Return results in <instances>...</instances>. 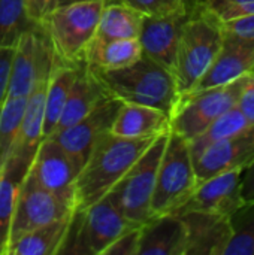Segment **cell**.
<instances>
[{
  "label": "cell",
  "mask_w": 254,
  "mask_h": 255,
  "mask_svg": "<svg viewBox=\"0 0 254 255\" xmlns=\"http://www.w3.org/2000/svg\"><path fill=\"white\" fill-rule=\"evenodd\" d=\"M156 137L126 139L105 133L75 179V211H85L105 197Z\"/></svg>",
  "instance_id": "1"
},
{
  "label": "cell",
  "mask_w": 254,
  "mask_h": 255,
  "mask_svg": "<svg viewBox=\"0 0 254 255\" xmlns=\"http://www.w3.org/2000/svg\"><path fill=\"white\" fill-rule=\"evenodd\" d=\"M91 72L105 91L123 103L151 106L172 117L180 102L174 73L145 54L130 66Z\"/></svg>",
  "instance_id": "2"
},
{
  "label": "cell",
  "mask_w": 254,
  "mask_h": 255,
  "mask_svg": "<svg viewBox=\"0 0 254 255\" xmlns=\"http://www.w3.org/2000/svg\"><path fill=\"white\" fill-rule=\"evenodd\" d=\"M223 45L222 22L204 10H193L186 21L174 64L180 97L189 94L210 69Z\"/></svg>",
  "instance_id": "3"
},
{
  "label": "cell",
  "mask_w": 254,
  "mask_h": 255,
  "mask_svg": "<svg viewBox=\"0 0 254 255\" xmlns=\"http://www.w3.org/2000/svg\"><path fill=\"white\" fill-rule=\"evenodd\" d=\"M103 1H76L55 6L39 22L61 63H82L84 52L96 34Z\"/></svg>",
  "instance_id": "4"
},
{
  "label": "cell",
  "mask_w": 254,
  "mask_h": 255,
  "mask_svg": "<svg viewBox=\"0 0 254 255\" xmlns=\"http://www.w3.org/2000/svg\"><path fill=\"white\" fill-rule=\"evenodd\" d=\"M198 187L189 140L169 133L162 154L156 187L151 199V215L162 217L175 214Z\"/></svg>",
  "instance_id": "5"
},
{
  "label": "cell",
  "mask_w": 254,
  "mask_h": 255,
  "mask_svg": "<svg viewBox=\"0 0 254 255\" xmlns=\"http://www.w3.org/2000/svg\"><path fill=\"white\" fill-rule=\"evenodd\" d=\"M169 133L157 136L148 149L106 194L118 211L138 226H144L153 218L151 199L156 187L159 163Z\"/></svg>",
  "instance_id": "6"
},
{
  "label": "cell",
  "mask_w": 254,
  "mask_h": 255,
  "mask_svg": "<svg viewBox=\"0 0 254 255\" xmlns=\"http://www.w3.org/2000/svg\"><path fill=\"white\" fill-rule=\"evenodd\" d=\"M252 73L241 76L226 85L207 88L180 97L177 109L171 117V131L192 140L199 136L214 120L237 106L238 97Z\"/></svg>",
  "instance_id": "7"
},
{
  "label": "cell",
  "mask_w": 254,
  "mask_h": 255,
  "mask_svg": "<svg viewBox=\"0 0 254 255\" xmlns=\"http://www.w3.org/2000/svg\"><path fill=\"white\" fill-rule=\"evenodd\" d=\"M55 63L51 40L39 22L15 43L7 97H27L36 84L48 81Z\"/></svg>",
  "instance_id": "8"
},
{
  "label": "cell",
  "mask_w": 254,
  "mask_h": 255,
  "mask_svg": "<svg viewBox=\"0 0 254 255\" xmlns=\"http://www.w3.org/2000/svg\"><path fill=\"white\" fill-rule=\"evenodd\" d=\"M70 214H73V209L45 190L28 172L16 194L9 229V245L24 233Z\"/></svg>",
  "instance_id": "9"
},
{
  "label": "cell",
  "mask_w": 254,
  "mask_h": 255,
  "mask_svg": "<svg viewBox=\"0 0 254 255\" xmlns=\"http://www.w3.org/2000/svg\"><path fill=\"white\" fill-rule=\"evenodd\" d=\"M121 103L118 99L108 96L82 120L49 136L61 145L78 172L88 160L99 137L109 133Z\"/></svg>",
  "instance_id": "10"
},
{
  "label": "cell",
  "mask_w": 254,
  "mask_h": 255,
  "mask_svg": "<svg viewBox=\"0 0 254 255\" xmlns=\"http://www.w3.org/2000/svg\"><path fill=\"white\" fill-rule=\"evenodd\" d=\"M28 172L45 190L75 211V179L78 170L55 139L45 137L40 142Z\"/></svg>",
  "instance_id": "11"
},
{
  "label": "cell",
  "mask_w": 254,
  "mask_h": 255,
  "mask_svg": "<svg viewBox=\"0 0 254 255\" xmlns=\"http://www.w3.org/2000/svg\"><path fill=\"white\" fill-rule=\"evenodd\" d=\"M253 164L254 124L210 145L193 160L198 185L216 175L231 170H246Z\"/></svg>",
  "instance_id": "12"
},
{
  "label": "cell",
  "mask_w": 254,
  "mask_h": 255,
  "mask_svg": "<svg viewBox=\"0 0 254 255\" xmlns=\"http://www.w3.org/2000/svg\"><path fill=\"white\" fill-rule=\"evenodd\" d=\"M73 212H78L81 235L88 255H102L121 235L142 227L127 220L106 196L85 211Z\"/></svg>",
  "instance_id": "13"
},
{
  "label": "cell",
  "mask_w": 254,
  "mask_h": 255,
  "mask_svg": "<svg viewBox=\"0 0 254 255\" xmlns=\"http://www.w3.org/2000/svg\"><path fill=\"white\" fill-rule=\"evenodd\" d=\"M244 170H231L216 175L201 182L189 200L174 214L181 215L186 212H213L222 215H232L241 208V181Z\"/></svg>",
  "instance_id": "14"
},
{
  "label": "cell",
  "mask_w": 254,
  "mask_h": 255,
  "mask_svg": "<svg viewBox=\"0 0 254 255\" xmlns=\"http://www.w3.org/2000/svg\"><path fill=\"white\" fill-rule=\"evenodd\" d=\"M193 10L184 9L162 16H144L139 33L142 54L174 73L175 55L186 21Z\"/></svg>",
  "instance_id": "15"
},
{
  "label": "cell",
  "mask_w": 254,
  "mask_h": 255,
  "mask_svg": "<svg viewBox=\"0 0 254 255\" xmlns=\"http://www.w3.org/2000/svg\"><path fill=\"white\" fill-rule=\"evenodd\" d=\"M253 72L254 42H247L223 33V45L219 55L190 93L226 85Z\"/></svg>",
  "instance_id": "16"
},
{
  "label": "cell",
  "mask_w": 254,
  "mask_h": 255,
  "mask_svg": "<svg viewBox=\"0 0 254 255\" xmlns=\"http://www.w3.org/2000/svg\"><path fill=\"white\" fill-rule=\"evenodd\" d=\"M178 217H181L187 230L186 255H223L232 236L228 215L186 212Z\"/></svg>",
  "instance_id": "17"
},
{
  "label": "cell",
  "mask_w": 254,
  "mask_h": 255,
  "mask_svg": "<svg viewBox=\"0 0 254 255\" xmlns=\"http://www.w3.org/2000/svg\"><path fill=\"white\" fill-rule=\"evenodd\" d=\"M48 81H42L34 85L31 93L27 96V103L21 126L12 146L9 160L16 166L27 170L30 169L37 148L43 137V106H45V90Z\"/></svg>",
  "instance_id": "18"
},
{
  "label": "cell",
  "mask_w": 254,
  "mask_h": 255,
  "mask_svg": "<svg viewBox=\"0 0 254 255\" xmlns=\"http://www.w3.org/2000/svg\"><path fill=\"white\" fill-rule=\"evenodd\" d=\"M187 230L178 215L154 217L141 227L138 255H186Z\"/></svg>",
  "instance_id": "19"
},
{
  "label": "cell",
  "mask_w": 254,
  "mask_h": 255,
  "mask_svg": "<svg viewBox=\"0 0 254 255\" xmlns=\"http://www.w3.org/2000/svg\"><path fill=\"white\" fill-rule=\"evenodd\" d=\"M171 131V117L156 108L121 103L109 133L126 139L157 137Z\"/></svg>",
  "instance_id": "20"
},
{
  "label": "cell",
  "mask_w": 254,
  "mask_h": 255,
  "mask_svg": "<svg viewBox=\"0 0 254 255\" xmlns=\"http://www.w3.org/2000/svg\"><path fill=\"white\" fill-rule=\"evenodd\" d=\"M108 96L109 94L105 91L96 75L84 63H81L54 133L61 131L82 120Z\"/></svg>",
  "instance_id": "21"
},
{
  "label": "cell",
  "mask_w": 254,
  "mask_h": 255,
  "mask_svg": "<svg viewBox=\"0 0 254 255\" xmlns=\"http://www.w3.org/2000/svg\"><path fill=\"white\" fill-rule=\"evenodd\" d=\"M142 57L139 39H99L88 43L82 63L91 70H115L133 64Z\"/></svg>",
  "instance_id": "22"
},
{
  "label": "cell",
  "mask_w": 254,
  "mask_h": 255,
  "mask_svg": "<svg viewBox=\"0 0 254 255\" xmlns=\"http://www.w3.org/2000/svg\"><path fill=\"white\" fill-rule=\"evenodd\" d=\"M78 64L61 63L57 60L46 84L45 90V106H43V137H49L61 117L63 108L66 105L69 91L76 78Z\"/></svg>",
  "instance_id": "23"
},
{
  "label": "cell",
  "mask_w": 254,
  "mask_h": 255,
  "mask_svg": "<svg viewBox=\"0 0 254 255\" xmlns=\"http://www.w3.org/2000/svg\"><path fill=\"white\" fill-rule=\"evenodd\" d=\"M70 218L72 214L24 233L9 245L7 255H57Z\"/></svg>",
  "instance_id": "24"
},
{
  "label": "cell",
  "mask_w": 254,
  "mask_h": 255,
  "mask_svg": "<svg viewBox=\"0 0 254 255\" xmlns=\"http://www.w3.org/2000/svg\"><path fill=\"white\" fill-rule=\"evenodd\" d=\"M144 15L121 3H105L96 28L99 39H138Z\"/></svg>",
  "instance_id": "25"
},
{
  "label": "cell",
  "mask_w": 254,
  "mask_h": 255,
  "mask_svg": "<svg viewBox=\"0 0 254 255\" xmlns=\"http://www.w3.org/2000/svg\"><path fill=\"white\" fill-rule=\"evenodd\" d=\"M250 126L252 124L246 120V117L241 114V111L237 106L231 108L223 115H220L217 120H214L199 136L189 140L192 160H195L210 145H213L222 139H226L232 134H237Z\"/></svg>",
  "instance_id": "26"
},
{
  "label": "cell",
  "mask_w": 254,
  "mask_h": 255,
  "mask_svg": "<svg viewBox=\"0 0 254 255\" xmlns=\"http://www.w3.org/2000/svg\"><path fill=\"white\" fill-rule=\"evenodd\" d=\"M37 24L27 9L25 0H0V48L15 46L18 39Z\"/></svg>",
  "instance_id": "27"
},
{
  "label": "cell",
  "mask_w": 254,
  "mask_h": 255,
  "mask_svg": "<svg viewBox=\"0 0 254 255\" xmlns=\"http://www.w3.org/2000/svg\"><path fill=\"white\" fill-rule=\"evenodd\" d=\"M28 172L16 166L12 160H6L0 172V235L9 247V229L18 190Z\"/></svg>",
  "instance_id": "28"
},
{
  "label": "cell",
  "mask_w": 254,
  "mask_h": 255,
  "mask_svg": "<svg viewBox=\"0 0 254 255\" xmlns=\"http://www.w3.org/2000/svg\"><path fill=\"white\" fill-rule=\"evenodd\" d=\"M232 236L223 255H254V202L229 215Z\"/></svg>",
  "instance_id": "29"
},
{
  "label": "cell",
  "mask_w": 254,
  "mask_h": 255,
  "mask_svg": "<svg viewBox=\"0 0 254 255\" xmlns=\"http://www.w3.org/2000/svg\"><path fill=\"white\" fill-rule=\"evenodd\" d=\"M27 97H7L0 111V172L12 152Z\"/></svg>",
  "instance_id": "30"
},
{
  "label": "cell",
  "mask_w": 254,
  "mask_h": 255,
  "mask_svg": "<svg viewBox=\"0 0 254 255\" xmlns=\"http://www.w3.org/2000/svg\"><path fill=\"white\" fill-rule=\"evenodd\" d=\"M192 7L226 22L254 13V0H192Z\"/></svg>",
  "instance_id": "31"
},
{
  "label": "cell",
  "mask_w": 254,
  "mask_h": 255,
  "mask_svg": "<svg viewBox=\"0 0 254 255\" xmlns=\"http://www.w3.org/2000/svg\"><path fill=\"white\" fill-rule=\"evenodd\" d=\"M121 3L141 12L144 16H162L184 9H190L187 0H120Z\"/></svg>",
  "instance_id": "32"
},
{
  "label": "cell",
  "mask_w": 254,
  "mask_h": 255,
  "mask_svg": "<svg viewBox=\"0 0 254 255\" xmlns=\"http://www.w3.org/2000/svg\"><path fill=\"white\" fill-rule=\"evenodd\" d=\"M139 235H141V227L121 235L103 251L102 255H138Z\"/></svg>",
  "instance_id": "33"
},
{
  "label": "cell",
  "mask_w": 254,
  "mask_h": 255,
  "mask_svg": "<svg viewBox=\"0 0 254 255\" xmlns=\"http://www.w3.org/2000/svg\"><path fill=\"white\" fill-rule=\"evenodd\" d=\"M222 30L225 34H229V36H234L247 42H254V13L222 22Z\"/></svg>",
  "instance_id": "34"
},
{
  "label": "cell",
  "mask_w": 254,
  "mask_h": 255,
  "mask_svg": "<svg viewBox=\"0 0 254 255\" xmlns=\"http://www.w3.org/2000/svg\"><path fill=\"white\" fill-rule=\"evenodd\" d=\"M15 46H1L0 48V111L7 99L9 90V75H10V64Z\"/></svg>",
  "instance_id": "35"
},
{
  "label": "cell",
  "mask_w": 254,
  "mask_h": 255,
  "mask_svg": "<svg viewBox=\"0 0 254 255\" xmlns=\"http://www.w3.org/2000/svg\"><path fill=\"white\" fill-rule=\"evenodd\" d=\"M237 108L246 117V120L253 126L254 124V72L249 76L240 97L237 102Z\"/></svg>",
  "instance_id": "36"
},
{
  "label": "cell",
  "mask_w": 254,
  "mask_h": 255,
  "mask_svg": "<svg viewBox=\"0 0 254 255\" xmlns=\"http://www.w3.org/2000/svg\"><path fill=\"white\" fill-rule=\"evenodd\" d=\"M27 9L33 19L37 22L57 6V0H25Z\"/></svg>",
  "instance_id": "37"
},
{
  "label": "cell",
  "mask_w": 254,
  "mask_h": 255,
  "mask_svg": "<svg viewBox=\"0 0 254 255\" xmlns=\"http://www.w3.org/2000/svg\"><path fill=\"white\" fill-rule=\"evenodd\" d=\"M241 197L244 205L254 202V164L244 170L241 181Z\"/></svg>",
  "instance_id": "38"
},
{
  "label": "cell",
  "mask_w": 254,
  "mask_h": 255,
  "mask_svg": "<svg viewBox=\"0 0 254 255\" xmlns=\"http://www.w3.org/2000/svg\"><path fill=\"white\" fill-rule=\"evenodd\" d=\"M76 1H103V3H114V1H120V0H57V6H60V4H70V3H76Z\"/></svg>",
  "instance_id": "39"
},
{
  "label": "cell",
  "mask_w": 254,
  "mask_h": 255,
  "mask_svg": "<svg viewBox=\"0 0 254 255\" xmlns=\"http://www.w3.org/2000/svg\"><path fill=\"white\" fill-rule=\"evenodd\" d=\"M6 254H7V244H6V241L1 238V235H0V255Z\"/></svg>",
  "instance_id": "40"
},
{
  "label": "cell",
  "mask_w": 254,
  "mask_h": 255,
  "mask_svg": "<svg viewBox=\"0 0 254 255\" xmlns=\"http://www.w3.org/2000/svg\"><path fill=\"white\" fill-rule=\"evenodd\" d=\"M187 1H189V4H190V7H192V0H187ZM192 9H193V7H192Z\"/></svg>",
  "instance_id": "41"
}]
</instances>
